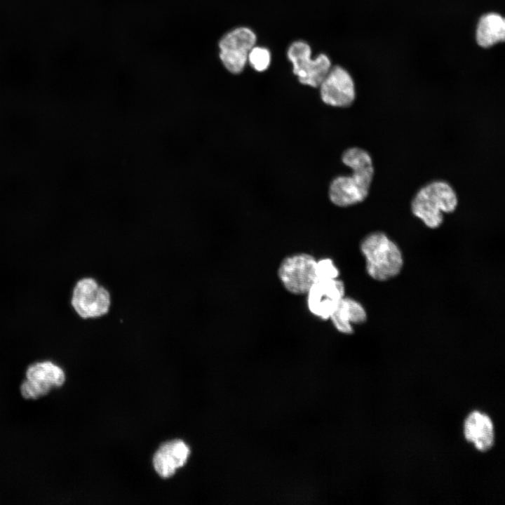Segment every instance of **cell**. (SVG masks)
Returning a JSON list of instances; mask_svg holds the SVG:
<instances>
[{"label": "cell", "mask_w": 505, "mask_h": 505, "mask_svg": "<svg viewBox=\"0 0 505 505\" xmlns=\"http://www.w3.org/2000/svg\"><path fill=\"white\" fill-rule=\"evenodd\" d=\"M342 159L352 170V173L335 178L330 187L329 196L336 206L347 207L366 198L374 176V167L370 154L358 147L346 149Z\"/></svg>", "instance_id": "6da1fadb"}, {"label": "cell", "mask_w": 505, "mask_h": 505, "mask_svg": "<svg viewBox=\"0 0 505 505\" xmlns=\"http://www.w3.org/2000/svg\"><path fill=\"white\" fill-rule=\"evenodd\" d=\"M368 276L375 281H386L398 276L404 265L403 252L396 243L382 231L365 236L360 243Z\"/></svg>", "instance_id": "7a4b0ae2"}, {"label": "cell", "mask_w": 505, "mask_h": 505, "mask_svg": "<svg viewBox=\"0 0 505 505\" xmlns=\"http://www.w3.org/2000/svg\"><path fill=\"white\" fill-rule=\"evenodd\" d=\"M458 198L452 187L443 180H435L419 189L411 202L412 214L430 229L443 222L444 213H453Z\"/></svg>", "instance_id": "3957f363"}, {"label": "cell", "mask_w": 505, "mask_h": 505, "mask_svg": "<svg viewBox=\"0 0 505 505\" xmlns=\"http://www.w3.org/2000/svg\"><path fill=\"white\" fill-rule=\"evenodd\" d=\"M76 315L83 320L102 318L110 311L112 297L109 290L90 276L79 278L74 284L69 299Z\"/></svg>", "instance_id": "277c9868"}, {"label": "cell", "mask_w": 505, "mask_h": 505, "mask_svg": "<svg viewBox=\"0 0 505 505\" xmlns=\"http://www.w3.org/2000/svg\"><path fill=\"white\" fill-rule=\"evenodd\" d=\"M316 262L314 256L303 252L285 257L278 269V276L285 290L293 295H306L317 280Z\"/></svg>", "instance_id": "5b68a950"}, {"label": "cell", "mask_w": 505, "mask_h": 505, "mask_svg": "<svg viewBox=\"0 0 505 505\" xmlns=\"http://www.w3.org/2000/svg\"><path fill=\"white\" fill-rule=\"evenodd\" d=\"M311 48L308 43L298 41L289 47L287 55L293 67V73L299 81L311 87H318L331 68L330 60L325 54L311 59Z\"/></svg>", "instance_id": "8992f818"}, {"label": "cell", "mask_w": 505, "mask_h": 505, "mask_svg": "<svg viewBox=\"0 0 505 505\" xmlns=\"http://www.w3.org/2000/svg\"><path fill=\"white\" fill-rule=\"evenodd\" d=\"M256 40L255 33L247 27L236 28L224 35L219 42V56L224 67L232 74L241 73Z\"/></svg>", "instance_id": "52a82bcc"}, {"label": "cell", "mask_w": 505, "mask_h": 505, "mask_svg": "<svg viewBox=\"0 0 505 505\" xmlns=\"http://www.w3.org/2000/svg\"><path fill=\"white\" fill-rule=\"evenodd\" d=\"M306 295L309 311L317 318L326 321L345 296V285L339 278L318 279Z\"/></svg>", "instance_id": "ba28073f"}, {"label": "cell", "mask_w": 505, "mask_h": 505, "mask_svg": "<svg viewBox=\"0 0 505 505\" xmlns=\"http://www.w3.org/2000/svg\"><path fill=\"white\" fill-rule=\"evenodd\" d=\"M319 86L321 99L327 105L346 107L355 99L354 81L349 73L339 66L330 68Z\"/></svg>", "instance_id": "9c48e42d"}, {"label": "cell", "mask_w": 505, "mask_h": 505, "mask_svg": "<svg viewBox=\"0 0 505 505\" xmlns=\"http://www.w3.org/2000/svg\"><path fill=\"white\" fill-rule=\"evenodd\" d=\"M189 447L181 440L163 444L155 453L153 464L156 471L163 478L173 475L182 466L189 455Z\"/></svg>", "instance_id": "30bf717a"}, {"label": "cell", "mask_w": 505, "mask_h": 505, "mask_svg": "<svg viewBox=\"0 0 505 505\" xmlns=\"http://www.w3.org/2000/svg\"><path fill=\"white\" fill-rule=\"evenodd\" d=\"M367 318L368 314L363 304L346 296L339 302L329 318L335 328L345 335L353 334V325L363 324Z\"/></svg>", "instance_id": "8fae6325"}, {"label": "cell", "mask_w": 505, "mask_h": 505, "mask_svg": "<svg viewBox=\"0 0 505 505\" xmlns=\"http://www.w3.org/2000/svg\"><path fill=\"white\" fill-rule=\"evenodd\" d=\"M466 439L481 452L490 450L494 443V429L490 418L478 411H473L464 423Z\"/></svg>", "instance_id": "7c38bea8"}, {"label": "cell", "mask_w": 505, "mask_h": 505, "mask_svg": "<svg viewBox=\"0 0 505 505\" xmlns=\"http://www.w3.org/2000/svg\"><path fill=\"white\" fill-rule=\"evenodd\" d=\"M505 39V20L496 13L483 15L476 29V41L483 48H490Z\"/></svg>", "instance_id": "4fadbf2b"}, {"label": "cell", "mask_w": 505, "mask_h": 505, "mask_svg": "<svg viewBox=\"0 0 505 505\" xmlns=\"http://www.w3.org/2000/svg\"><path fill=\"white\" fill-rule=\"evenodd\" d=\"M25 375L27 379L46 383L53 388L60 387L65 382L62 368L50 360L32 363L27 367Z\"/></svg>", "instance_id": "5bb4252c"}, {"label": "cell", "mask_w": 505, "mask_h": 505, "mask_svg": "<svg viewBox=\"0 0 505 505\" xmlns=\"http://www.w3.org/2000/svg\"><path fill=\"white\" fill-rule=\"evenodd\" d=\"M48 384L27 379L20 386V393L25 399H36L48 394L52 389Z\"/></svg>", "instance_id": "9a60e30c"}, {"label": "cell", "mask_w": 505, "mask_h": 505, "mask_svg": "<svg viewBox=\"0 0 505 505\" xmlns=\"http://www.w3.org/2000/svg\"><path fill=\"white\" fill-rule=\"evenodd\" d=\"M248 59L250 65L257 72L266 70L270 64L269 51L262 47H252L249 51Z\"/></svg>", "instance_id": "2e32d148"}, {"label": "cell", "mask_w": 505, "mask_h": 505, "mask_svg": "<svg viewBox=\"0 0 505 505\" xmlns=\"http://www.w3.org/2000/svg\"><path fill=\"white\" fill-rule=\"evenodd\" d=\"M316 274L318 279L338 278L339 271L333 261L330 258H323L317 260Z\"/></svg>", "instance_id": "e0dca14e"}]
</instances>
